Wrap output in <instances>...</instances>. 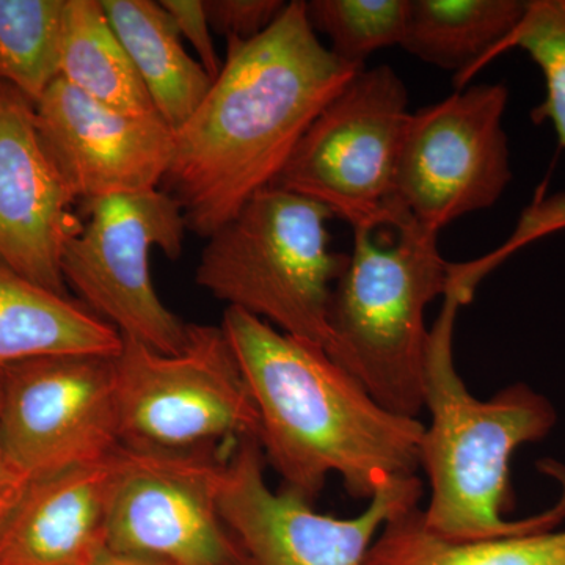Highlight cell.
<instances>
[{
	"instance_id": "cell-1",
	"label": "cell",
	"mask_w": 565,
	"mask_h": 565,
	"mask_svg": "<svg viewBox=\"0 0 565 565\" xmlns=\"http://www.w3.org/2000/svg\"><path fill=\"white\" fill-rule=\"evenodd\" d=\"M221 73L178 131L161 184L207 239L277 182L318 115L359 68L334 57L292 0L250 41H228Z\"/></svg>"
},
{
	"instance_id": "cell-2",
	"label": "cell",
	"mask_w": 565,
	"mask_h": 565,
	"mask_svg": "<svg viewBox=\"0 0 565 565\" xmlns=\"http://www.w3.org/2000/svg\"><path fill=\"white\" fill-rule=\"evenodd\" d=\"M259 418L264 459L285 489L313 504L330 475L371 500L422 468L426 426L392 414L321 345L226 308L221 323Z\"/></svg>"
},
{
	"instance_id": "cell-3",
	"label": "cell",
	"mask_w": 565,
	"mask_h": 565,
	"mask_svg": "<svg viewBox=\"0 0 565 565\" xmlns=\"http://www.w3.org/2000/svg\"><path fill=\"white\" fill-rule=\"evenodd\" d=\"M452 266L444 308L429 330L422 468L430 501L422 511L427 531L451 542L487 541L550 531L565 516L564 494L552 509L525 520L505 519L514 504L509 462L520 446L544 440L557 423L555 405L530 385L514 384L481 401L456 370L452 340L459 308L473 297L478 278Z\"/></svg>"
},
{
	"instance_id": "cell-4",
	"label": "cell",
	"mask_w": 565,
	"mask_h": 565,
	"mask_svg": "<svg viewBox=\"0 0 565 565\" xmlns=\"http://www.w3.org/2000/svg\"><path fill=\"white\" fill-rule=\"evenodd\" d=\"M438 232L408 212L388 225L353 230V248L334 285L326 352L392 414L424 408L427 305L445 296L452 266Z\"/></svg>"
},
{
	"instance_id": "cell-5",
	"label": "cell",
	"mask_w": 565,
	"mask_h": 565,
	"mask_svg": "<svg viewBox=\"0 0 565 565\" xmlns=\"http://www.w3.org/2000/svg\"><path fill=\"white\" fill-rule=\"evenodd\" d=\"M332 211L278 185L256 193L204 245L200 288L275 329L327 349L329 307L348 253L330 250Z\"/></svg>"
},
{
	"instance_id": "cell-6",
	"label": "cell",
	"mask_w": 565,
	"mask_h": 565,
	"mask_svg": "<svg viewBox=\"0 0 565 565\" xmlns=\"http://www.w3.org/2000/svg\"><path fill=\"white\" fill-rule=\"evenodd\" d=\"M81 232L62 253V274L81 302L122 338L173 355L188 341L189 323L162 302L151 277L152 250L177 262L184 245V214L161 188L79 203Z\"/></svg>"
},
{
	"instance_id": "cell-7",
	"label": "cell",
	"mask_w": 565,
	"mask_h": 565,
	"mask_svg": "<svg viewBox=\"0 0 565 565\" xmlns=\"http://www.w3.org/2000/svg\"><path fill=\"white\" fill-rule=\"evenodd\" d=\"M408 93L392 66L363 68L318 115L274 185L315 200L355 228L404 214L396 196Z\"/></svg>"
},
{
	"instance_id": "cell-8",
	"label": "cell",
	"mask_w": 565,
	"mask_h": 565,
	"mask_svg": "<svg viewBox=\"0 0 565 565\" xmlns=\"http://www.w3.org/2000/svg\"><path fill=\"white\" fill-rule=\"evenodd\" d=\"M115 370L121 445L193 451L258 438V414L221 326L189 323L173 355L122 338Z\"/></svg>"
},
{
	"instance_id": "cell-9",
	"label": "cell",
	"mask_w": 565,
	"mask_h": 565,
	"mask_svg": "<svg viewBox=\"0 0 565 565\" xmlns=\"http://www.w3.org/2000/svg\"><path fill=\"white\" fill-rule=\"evenodd\" d=\"M223 463L207 449L121 445L114 455L107 552L166 565H245L218 509Z\"/></svg>"
},
{
	"instance_id": "cell-10",
	"label": "cell",
	"mask_w": 565,
	"mask_h": 565,
	"mask_svg": "<svg viewBox=\"0 0 565 565\" xmlns=\"http://www.w3.org/2000/svg\"><path fill=\"white\" fill-rule=\"evenodd\" d=\"M115 356H41L0 370L3 448L29 484L120 448Z\"/></svg>"
},
{
	"instance_id": "cell-11",
	"label": "cell",
	"mask_w": 565,
	"mask_h": 565,
	"mask_svg": "<svg viewBox=\"0 0 565 565\" xmlns=\"http://www.w3.org/2000/svg\"><path fill=\"white\" fill-rule=\"evenodd\" d=\"M508 99L504 84L471 85L411 115L396 196L416 222L440 233L503 195L512 180L503 128Z\"/></svg>"
},
{
	"instance_id": "cell-12",
	"label": "cell",
	"mask_w": 565,
	"mask_h": 565,
	"mask_svg": "<svg viewBox=\"0 0 565 565\" xmlns=\"http://www.w3.org/2000/svg\"><path fill=\"white\" fill-rule=\"evenodd\" d=\"M258 438L237 441L223 463L218 509L247 565H364L386 523L418 508L422 479H399L379 490L362 514L334 519L266 482Z\"/></svg>"
},
{
	"instance_id": "cell-13",
	"label": "cell",
	"mask_w": 565,
	"mask_h": 565,
	"mask_svg": "<svg viewBox=\"0 0 565 565\" xmlns=\"http://www.w3.org/2000/svg\"><path fill=\"white\" fill-rule=\"evenodd\" d=\"M33 107L44 148L77 203L161 188L174 131L158 111L111 109L62 77Z\"/></svg>"
},
{
	"instance_id": "cell-14",
	"label": "cell",
	"mask_w": 565,
	"mask_h": 565,
	"mask_svg": "<svg viewBox=\"0 0 565 565\" xmlns=\"http://www.w3.org/2000/svg\"><path fill=\"white\" fill-rule=\"evenodd\" d=\"M76 204L41 140L33 103L0 81V262L68 296L62 253L82 228Z\"/></svg>"
},
{
	"instance_id": "cell-15",
	"label": "cell",
	"mask_w": 565,
	"mask_h": 565,
	"mask_svg": "<svg viewBox=\"0 0 565 565\" xmlns=\"http://www.w3.org/2000/svg\"><path fill=\"white\" fill-rule=\"evenodd\" d=\"M114 455L32 482L0 531V565L98 563L107 552Z\"/></svg>"
},
{
	"instance_id": "cell-16",
	"label": "cell",
	"mask_w": 565,
	"mask_h": 565,
	"mask_svg": "<svg viewBox=\"0 0 565 565\" xmlns=\"http://www.w3.org/2000/svg\"><path fill=\"white\" fill-rule=\"evenodd\" d=\"M122 337L81 300L52 292L0 262V370L41 356L118 355Z\"/></svg>"
},
{
	"instance_id": "cell-17",
	"label": "cell",
	"mask_w": 565,
	"mask_h": 565,
	"mask_svg": "<svg viewBox=\"0 0 565 565\" xmlns=\"http://www.w3.org/2000/svg\"><path fill=\"white\" fill-rule=\"evenodd\" d=\"M102 3L152 106L178 131L210 92V74L184 50L181 33L161 2L102 0Z\"/></svg>"
},
{
	"instance_id": "cell-18",
	"label": "cell",
	"mask_w": 565,
	"mask_h": 565,
	"mask_svg": "<svg viewBox=\"0 0 565 565\" xmlns=\"http://www.w3.org/2000/svg\"><path fill=\"white\" fill-rule=\"evenodd\" d=\"M526 6L523 0H411L401 47L455 73L462 90L478 68L504 51Z\"/></svg>"
},
{
	"instance_id": "cell-19",
	"label": "cell",
	"mask_w": 565,
	"mask_h": 565,
	"mask_svg": "<svg viewBox=\"0 0 565 565\" xmlns=\"http://www.w3.org/2000/svg\"><path fill=\"white\" fill-rule=\"evenodd\" d=\"M61 77L95 102L132 115L154 114L150 95L102 0H66Z\"/></svg>"
},
{
	"instance_id": "cell-20",
	"label": "cell",
	"mask_w": 565,
	"mask_h": 565,
	"mask_svg": "<svg viewBox=\"0 0 565 565\" xmlns=\"http://www.w3.org/2000/svg\"><path fill=\"white\" fill-rule=\"evenodd\" d=\"M364 565H565V531L451 542L427 531L414 508L382 527Z\"/></svg>"
},
{
	"instance_id": "cell-21",
	"label": "cell",
	"mask_w": 565,
	"mask_h": 565,
	"mask_svg": "<svg viewBox=\"0 0 565 565\" xmlns=\"http://www.w3.org/2000/svg\"><path fill=\"white\" fill-rule=\"evenodd\" d=\"M66 0H0V81L35 104L61 77Z\"/></svg>"
},
{
	"instance_id": "cell-22",
	"label": "cell",
	"mask_w": 565,
	"mask_h": 565,
	"mask_svg": "<svg viewBox=\"0 0 565 565\" xmlns=\"http://www.w3.org/2000/svg\"><path fill=\"white\" fill-rule=\"evenodd\" d=\"M305 10L334 57L363 70L373 52L403 44L411 0H310Z\"/></svg>"
},
{
	"instance_id": "cell-23",
	"label": "cell",
	"mask_w": 565,
	"mask_h": 565,
	"mask_svg": "<svg viewBox=\"0 0 565 565\" xmlns=\"http://www.w3.org/2000/svg\"><path fill=\"white\" fill-rule=\"evenodd\" d=\"M514 46L544 74L545 99L531 117L534 122H550L565 150V0H527L525 17L504 51Z\"/></svg>"
},
{
	"instance_id": "cell-24",
	"label": "cell",
	"mask_w": 565,
	"mask_h": 565,
	"mask_svg": "<svg viewBox=\"0 0 565 565\" xmlns=\"http://www.w3.org/2000/svg\"><path fill=\"white\" fill-rule=\"evenodd\" d=\"M212 32L228 41H250L285 11L282 0H203Z\"/></svg>"
},
{
	"instance_id": "cell-25",
	"label": "cell",
	"mask_w": 565,
	"mask_h": 565,
	"mask_svg": "<svg viewBox=\"0 0 565 565\" xmlns=\"http://www.w3.org/2000/svg\"><path fill=\"white\" fill-rule=\"evenodd\" d=\"M161 6L172 18L181 36L191 43L196 61L214 82L223 63L212 41V29L203 0H161Z\"/></svg>"
},
{
	"instance_id": "cell-26",
	"label": "cell",
	"mask_w": 565,
	"mask_h": 565,
	"mask_svg": "<svg viewBox=\"0 0 565 565\" xmlns=\"http://www.w3.org/2000/svg\"><path fill=\"white\" fill-rule=\"evenodd\" d=\"M0 408H2V375H0ZM29 484L17 468L11 465L6 448H3L2 434H0V531L6 526L11 512L20 503L22 494Z\"/></svg>"
},
{
	"instance_id": "cell-27",
	"label": "cell",
	"mask_w": 565,
	"mask_h": 565,
	"mask_svg": "<svg viewBox=\"0 0 565 565\" xmlns=\"http://www.w3.org/2000/svg\"><path fill=\"white\" fill-rule=\"evenodd\" d=\"M95 565H166L158 561L145 559V557L117 555V553L106 552L99 557Z\"/></svg>"
},
{
	"instance_id": "cell-28",
	"label": "cell",
	"mask_w": 565,
	"mask_h": 565,
	"mask_svg": "<svg viewBox=\"0 0 565 565\" xmlns=\"http://www.w3.org/2000/svg\"><path fill=\"white\" fill-rule=\"evenodd\" d=\"M245 565H247V564H245Z\"/></svg>"
}]
</instances>
